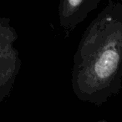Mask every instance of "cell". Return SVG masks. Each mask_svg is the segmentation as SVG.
<instances>
[{"instance_id": "6da1fadb", "label": "cell", "mask_w": 122, "mask_h": 122, "mask_svg": "<svg viewBox=\"0 0 122 122\" xmlns=\"http://www.w3.org/2000/svg\"><path fill=\"white\" fill-rule=\"evenodd\" d=\"M72 89L80 100L100 106L122 84V3L109 0L85 31L74 55Z\"/></svg>"}, {"instance_id": "3957f363", "label": "cell", "mask_w": 122, "mask_h": 122, "mask_svg": "<svg viewBox=\"0 0 122 122\" xmlns=\"http://www.w3.org/2000/svg\"><path fill=\"white\" fill-rule=\"evenodd\" d=\"M101 0H60L59 7V24L70 32L82 23L90 12L95 10Z\"/></svg>"}, {"instance_id": "277c9868", "label": "cell", "mask_w": 122, "mask_h": 122, "mask_svg": "<svg viewBox=\"0 0 122 122\" xmlns=\"http://www.w3.org/2000/svg\"><path fill=\"white\" fill-rule=\"evenodd\" d=\"M120 1H121V3H122V0H120Z\"/></svg>"}, {"instance_id": "7a4b0ae2", "label": "cell", "mask_w": 122, "mask_h": 122, "mask_svg": "<svg viewBox=\"0 0 122 122\" xmlns=\"http://www.w3.org/2000/svg\"><path fill=\"white\" fill-rule=\"evenodd\" d=\"M17 39L9 19L0 17V103L9 96L21 69L19 52L14 47Z\"/></svg>"}]
</instances>
